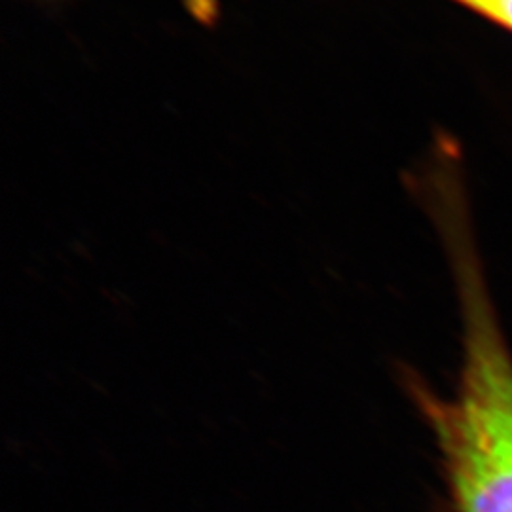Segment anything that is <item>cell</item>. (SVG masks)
<instances>
[{
    "label": "cell",
    "mask_w": 512,
    "mask_h": 512,
    "mask_svg": "<svg viewBox=\"0 0 512 512\" xmlns=\"http://www.w3.org/2000/svg\"><path fill=\"white\" fill-rule=\"evenodd\" d=\"M435 220L458 294V380L439 393L399 366V385L435 442L446 512H512L511 344L461 205H444Z\"/></svg>",
    "instance_id": "obj_1"
},
{
    "label": "cell",
    "mask_w": 512,
    "mask_h": 512,
    "mask_svg": "<svg viewBox=\"0 0 512 512\" xmlns=\"http://www.w3.org/2000/svg\"><path fill=\"white\" fill-rule=\"evenodd\" d=\"M512 33V0H452Z\"/></svg>",
    "instance_id": "obj_2"
}]
</instances>
